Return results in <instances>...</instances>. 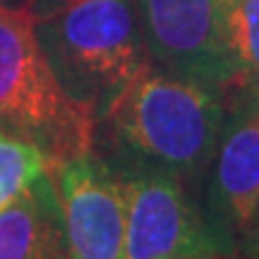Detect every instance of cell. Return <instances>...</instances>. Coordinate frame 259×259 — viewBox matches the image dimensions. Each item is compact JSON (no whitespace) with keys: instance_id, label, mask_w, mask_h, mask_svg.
Instances as JSON below:
<instances>
[{"instance_id":"obj_1","label":"cell","mask_w":259,"mask_h":259,"mask_svg":"<svg viewBox=\"0 0 259 259\" xmlns=\"http://www.w3.org/2000/svg\"><path fill=\"white\" fill-rule=\"evenodd\" d=\"M223 122V96L149 65L96 127H103L115 170L149 168L187 180L209 168Z\"/></svg>"},{"instance_id":"obj_2","label":"cell","mask_w":259,"mask_h":259,"mask_svg":"<svg viewBox=\"0 0 259 259\" xmlns=\"http://www.w3.org/2000/svg\"><path fill=\"white\" fill-rule=\"evenodd\" d=\"M36 36L63 92L101 120L149 53L135 0H79L36 19Z\"/></svg>"},{"instance_id":"obj_3","label":"cell","mask_w":259,"mask_h":259,"mask_svg":"<svg viewBox=\"0 0 259 259\" xmlns=\"http://www.w3.org/2000/svg\"><path fill=\"white\" fill-rule=\"evenodd\" d=\"M96 115L63 92L27 8L0 5V130L36 144L51 163L94 151Z\"/></svg>"},{"instance_id":"obj_4","label":"cell","mask_w":259,"mask_h":259,"mask_svg":"<svg viewBox=\"0 0 259 259\" xmlns=\"http://www.w3.org/2000/svg\"><path fill=\"white\" fill-rule=\"evenodd\" d=\"M149 63L161 72L235 96L240 70L233 48L231 0H135Z\"/></svg>"},{"instance_id":"obj_5","label":"cell","mask_w":259,"mask_h":259,"mask_svg":"<svg viewBox=\"0 0 259 259\" xmlns=\"http://www.w3.org/2000/svg\"><path fill=\"white\" fill-rule=\"evenodd\" d=\"M125 194V259L219 254L221 245L178 176L118 170Z\"/></svg>"},{"instance_id":"obj_6","label":"cell","mask_w":259,"mask_h":259,"mask_svg":"<svg viewBox=\"0 0 259 259\" xmlns=\"http://www.w3.org/2000/svg\"><path fill=\"white\" fill-rule=\"evenodd\" d=\"M67 259H125V194L94 151L51 163Z\"/></svg>"},{"instance_id":"obj_7","label":"cell","mask_w":259,"mask_h":259,"mask_svg":"<svg viewBox=\"0 0 259 259\" xmlns=\"http://www.w3.org/2000/svg\"><path fill=\"white\" fill-rule=\"evenodd\" d=\"M211 206L223 226L245 233L259 204V103L238 101L213 151Z\"/></svg>"},{"instance_id":"obj_8","label":"cell","mask_w":259,"mask_h":259,"mask_svg":"<svg viewBox=\"0 0 259 259\" xmlns=\"http://www.w3.org/2000/svg\"><path fill=\"white\" fill-rule=\"evenodd\" d=\"M0 259H67L51 168L0 211Z\"/></svg>"},{"instance_id":"obj_9","label":"cell","mask_w":259,"mask_h":259,"mask_svg":"<svg viewBox=\"0 0 259 259\" xmlns=\"http://www.w3.org/2000/svg\"><path fill=\"white\" fill-rule=\"evenodd\" d=\"M48 168L51 161L36 144L0 130V211L46 176Z\"/></svg>"},{"instance_id":"obj_10","label":"cell","mask_w":259,"mask_h":259,"mask_svg":"<svg viewBox=\"0 0 259 259\" xmlns=\"http://www.w3.org/2000/svg\"><path fill=\"white\" fill-rule=\"evenodd\" d=\"M233 48L240 70L238 101L259 103V0H231Z\"/></svg>"},{"instance_id":"obj_11","label":"cell","mask_w":259,"mask_h":259,"mask_svg":"<svg viewBox=\"0 0 259 259\" xmlns=\"http://www.w3.org/2000/svg\"><path fill=\"white\" fill-rule=\"evenodd\" d=\"M72 3H79V0H27L24 8L38 19V17H46V15H53V12L67 8Z\"/></svg>"},{"instance_id":"obj_12","label":"cell","mask_w":259,"mask_h":259,"mask_svg":"<svg viewBox=\"0 0 259 259\" xmlns=\"http://www.w3.org/2000/svg\"><path fill=\"white\" fill-rule=\"evenodd\" d=\"M245 235H247V245H250L252 259H259V204H257V209H254V216H252Z\"/></svg>"},{"instance_id":"obj_13","label":"cell","mask_w":259,"mask_h":259,"mask_svg":"<svg viewBox=\"0 0 259 259\" xmlns=\"http://www.w3.org/2000/svg\"><path fill=\"white\" fill-rule=\"evenodd\" d=\"M173 259H226L221 254H185V257H173Z\"/></svg>"}]
</instances>
